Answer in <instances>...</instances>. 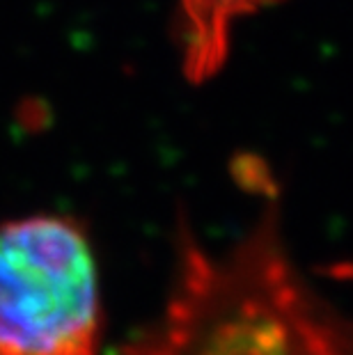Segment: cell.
Returning <instances> with one entry per match:
<instances>
[{
  "mask_svg": "<svg viewBox=\"0 0 353 355\" xmlns=\"http://www.w3.org/2000/svg\"><path fill=\"white\" fill-rule=\"evenodd\" d=\"M108 355H353V319L296 266L280 202L268 200L225 250L179 218L161 312Z\"/></svg>",
  "mask_w": 353,
  "mask_h": 355,
  "instance_id": "cell-1",
  "label": "cell"
},
{
  "mask_svg": "<svg viewBox=\"0 0 353 355\" xmlns=\"http://www.w3.org/2000/svg\"><path fill=\"white\" fill-rule=\"evenodd\" d=\"M103 305L89 234L71 216L0 227V355H99Z\"/></svg>",
  "mask_w": 353,
  "mask_h": 355,
  "instance_id": "cell-2",
  "label": "cell"
},
{
  "mask_svg": "<svg viewBox=\"0 0 353 355\" xmlns=\"http://www.w3.org/2000/svg\"><path fill=\"white\" fill-rule=\"evenodd\" d=\"M266 0H184L186 73L202 80L221 67L232 17L250 12Z\"/></svg>",
  "mask_w": 353,
  "mask_h": 355,
  "instance_id": "cell-3",
  "label": "cell"
}]
</instances>
